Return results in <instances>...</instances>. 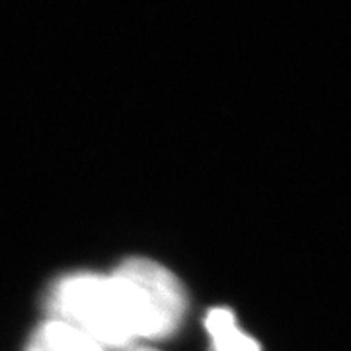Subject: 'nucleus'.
<instances>
[{
  "instance_id": "f03ea898",
  "label": "nucleus",
  "mask_w": 351,
  "mask_h": 351,
  "mask_svg": "<svg viewBox=\"0 0 351 351\" xmlns=\"http://www.w3.org/2000/svg\"><path fill=\"white\" fill-rule=\"evenodd\" d=\"M115 271L129 281L137 295L143 338H166L176 332L186 314V293L178 277L147 258H131Z\"/></svg>"
},
{
  "instance_id": "39448f33",
  "label": "nucleus",
  "mask_w": 351,
  "mask_h": 351,
  "mask_svg": "<svg viewBox=\"0 0 351 351\" xmlns=\"http://www.w3.org/2000/svg\"><path fill=\"white\" fill-rule=\"evenodd\" d=\"M137 351H156V350H137Z\"/></svg>"
},
{
  "instance_id": "20e7f679",
  "label": "nucleus",
  "mask_w": 351,
  "mask_h": 351,
  "mask_svg": "<svg viewBox=\"0 0 351 351\" xmlns=\"http://www.w3.org/2000/svg\"><path fill=\"white\" fill-rule=\"evenodd\" d=\"M215 351H262L260 343L242 332L228 308H213L205 320Z\"/></svg>"
},
{
  "instance_id": "f257e3e1",
  "label": "nucleus",
  "mask_w": 351,
  "mask_h": 351,
  "mask_svg": "<svg viewBox=\"0 0 351 351\" xmlns=\"http://www.w3.org/2000/svg\"><path fill=\"white\" fill-rule=\"evenodd\" d=\"M49 308L57 320L82 330L104 348H125L143 338L137 295L117 271L63 277L51 291Z\"/></svg>"
},
{
  "instance_id": "7ed1b4c3",
  "label": "nucleus",
  "mask_w": 351,
  "mask_h": 351,
  "mask_svg": "<svg viewBox=\"0 0 351 351\" xmlns=\"http://www.w3.org/2000/svg\"><path fill=\"white\" fill-rule=\"evenodd\" d=\"M25 351H106V348L82 330L55 318L32 336Z\"/></svg>"
}]
</instances>
